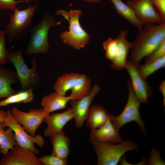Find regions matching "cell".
Returning a JSON list of instances; mask_svg holds the SVG:
<instances>
[{
	"instance_id": "cell-30",
	"label": "cell",
	"mask_w": 165,
	"mask_h": 165,
	"mask_svg": "<svg viewBox=\"0 0 165 165\" xmlns=\"http://www.w3.org/2000/svg\"><path fill=\"white\" fill-rule=\"evenodd\" d=\"M165 56V40L146 56L145 63H149Z\"/></svg>"
},
{
	"instance_id": "cell-33",
	"label": "cell",
	"mask_w": 165,
	"mask_h": 165,
	"mask_svg": "<svg viewBox=\"0 0 165 165\" xmlns=\"http://www.w3.org/2000/svg\"><path fill=\"white\" fill-rule=\"evenodd\" d=\"M152 3L163 22L165 21V0H151Z\"/></svg>"
},
{
	"instance_id": "cell-29",
	"label": "cell",
	"mask_w": 165,
	"mask_h": 165,
	"mask_svg": "<svg viewBox=\"0 0 165 165\" xmlns=\"http://www.w3.org/2000/svg\"><path fill=\"white\" fill-rule=\"evenodd\" d=\"M38 160L42 165H67L68 163V159H62L52 154L42 156Z\"/></svg>"
},
{
	"instance_id": "cell-22",
	"label": "cell",
	"mask_w": 165,
	"mask_h": 165,
	"mask_svg": "<svg viewBox=\"0 0 165 165\" xmlns=\"http://www.w3.org/2000/svg\"><path fill=\"white\" fill-rule=\"evenodd\" d=\"M114 5L116 12L138 29L143 27V24L136 16L132 9L122 0H110Z\"/></svg>"
},
{
	"instance_id": "cell-7",
	"label": "cell",
	"mask_w": 165,
	"mask_h": 165,
	"mask_svg": "<svg viewBox=\"0 0 165 165\" xmlns=\"http://www.w3.org/2000/svg\"><path fill=\"white\" fill-rule=\"evenodd\" d=\"M129 92L127 102L122 112L117 116L110 114L109 119L118 130L124 125L132 121L136 122L145 136L147 134L145 124L140 114L139 107L141 102L134 93L130 81L127 82Z\"/></svg>"
},
{
	"instance_id": "cell-6",
	"label": "cell",
	"mask_w": 165,
	"mask_h": 165,
	"mask_svg": "<svg viewBox=\"0 0 165 165\" xmlns=\"http://www.w3.org/2000/svg\"><path fill=\"white\" fill-rule=\"evenodd\" d=\"M23 52L22 49L10 51L8 62L11 63L16 69L21 90H33L38 87L41 81L40 75L37 68V62L35 57H33L31 60L32 67L29 68L24 62Z\"/></svg>"
},
{
	"instance_id": "cell-35",
	"label": "cell",
	"mask_w": 165,
	"mask_h": 165,
	"mask_svg": "<svg viewBox=\"0 0 165 165\" xmlns=\"http://www.w3.org/2000/svg\"><path fill=\"white\" fill-rule=\"evenodd\" d=\"M7 115V112L0 109V123L4 122Z\"/></svg>"
},
{
	"instance_id": "cell-27",
	"label": "cell",
	"mask_w": 165,
	"mask_h": 165,
	"mask_svg": "<svg viewBox=\"0 0 165 165\" xmlns=\"http://www.w3.org/2000/svg\"><path fill=\"white\" fill-rule=\"evenodd\" d=\"M117 41L116 38H109L103 42V48L105 51V56L107 60L112 61L117 51Z\"/></svg>"
},
{
	"instance_id": "cell-31",
	"label": "cell",
	"mask_w": 165,
	"mask_h": 165,
	"mask_svg": "<svg viewBox=\"0 0 165 165\" xmlns=\"http://www.w3.org/2000/svg\"><path fill=\"white\" fill-rule=\"evenodd\" d=\"M33 0H0V9L5 10L10 9L14 11L16 8L17 5L20 3H28Z\"/></svg>"
},
{
	"instance_id": "cell-18",
	"label": "cell",
	"mask_w": 165,
	"mask_h": 165,
	"mask_svg": "<svg viewBox=\"0 0 165 165\" xmlns=\"http://www.w3.org/2000/svg\"><path fill=\"white\" fill-rule=\"evenodd\" d=\"M18 82L16 70L0 66V98L7 97L16 93L11 86Z\"/></svg>"
},
{
	"instance_id": "cell-23",
	"label": "cell",
	"mask_w": 165,
	"mask_h": 165,
	"mask_svg": "<svg viewBox=\"0 0 165 165\" xmlns=\"http://www.w3.org/2000/svg\"><path fill=\"white\" fill-rule=\"evenodd\" d=\"M79 74L76 72L65 73L57 78L53 88L54 91L62 96L72 88Z\"/></svg>"
},
{
	"instance_id": "cell-4",
	"label": "cell",
	"mask_w": 165,
	"mask_h": 165,
	"mask_svg": "<svg viewBox=\"0 0 165 165\" xmlns=\"http://www.w3.org/2000/svg\"><path fill=\"white\" fill-rule=\"evenodd\" d=\"M90 141L97 156L98 165H117L126 152L138 148V145L130 139L117 145L90 138Z\"/></svg>"
},
{
	"instance_id": "cell-2",
	"label": "cell",
	"mask_w": 165,
	"mask_h": 165,
	"mask_svg": "<svg viewBox=\"0 0 165 165\" xmlns=\"http://www.w3.org/2000/svg\"><path fill=\"white\" fill-rule=\"evenodd\" d=\"M82 14L79 9L68 12L60 9L55 12L56 15L63 16L69 23L68 31L60 33V38L64 44L77 50L85 47L90 39V35L84 30L79 22V17Z\"/></svg>"
},
{
	"instance_id": "cell-21",
	"label": "cell",
	"mask_w": 165,
	"mask_h": 165,
	"mask_svg": "<svg viewBox=\"0 0 165 165\" xmlns=\"http://www.w3.org/2000/svg\"><path fill=\"white\" fill-rule=\"evenodd\" d=\"M91 88L90 79L85 74H79L69 96L74 100H79L88 94Z\"/></svg>"
},
{
	"instance_id": "cell-12",
	"label": "cell",
	"mask_w": 165,
	"mask_h": 165,
	"mask_svg": "<svg viewBox=\"0 0 165 165\" xmlns=\"http://www.w3.org/2000/svg\"><path fill=\"white\" fill-rule=\"evenodd\" d=\"M36 154L17 145L3 155L0 165H42Z\"/></svg>"
},
{
	"instance_id": "cell-36",
	"label": "cell",
	"mask_w": 165,
	"mask_h": 165,
	"mask_svg": "<svg viewBox=\"0 0 165 165\" xmlns=\"http://www.w3.org/2000/svg\"><path fill=\"white\" fill-rule=\"evenodd\" d=\"M84 1L92 3H97L100 2L101 0H83Z\"/></svg>"
},
{
	"instance_id": "cell-14",
	"label": "cell",
	"mask_w": 165,
	"mask_h": 165,
	"mask_svg": "<svg viewBox=\"0 0 165 165\" xmlns=\"http://www.w3.org/2000/svg\"><path fill=\"white\" fill-rule=\"evenodd\" d=\"M74 117V113L71 107L61 112L50 114L44 119V122L46 123L47 126L44 131V135L50 137L63 130L65 125Z\"/></svg>"
},
{
	"instance_id": "cell-9",
	"label": "cell",
	"mask_w": 165,
	"mask_h": 165,
	"mask_svg": "<svg viewBox=\"0 0 165 165\" xmlns=\"http://www.w3.org/2000/svg\"><path fill=\"white\" fill-rule=\"evenodd\" d=\"M15 121L21 125L25 130L33 137L45 117L50 114L46 112L42 108H31L28 112L20 110L15 107L11 110Z\"/></svg>"
},
{
	"instance_id": "cell-1",
	"label": "cell",
	"mask_w": 165,
	"mask_h": 165,
	"mask_svg": "<svg viewBox=\"0 0 165 165\" xmlns=\"http://www.w3.org/2000/svg\"><path fill=\"white\" fill-rule=\"evenodd\" d=\"M165 40V23L145 25L138 29L136 36L132 42L130 61L136 66Z\"/></svg>"
},
{
	"instance_id": "cell-15",
	"label": "cell",
	"mask_w": 165,
	"mask_h": 165,
	"mask_svg": "<svg viewBox=\"0 0 165 165\" xmlns=\"http://www.w3.org/2000/svg\"><path fill=\"white\" fill-rule=\"evenodd\" d=\"M128 31L127 29L121 31L116 38V53L111 65L114 69L121 70L125 68L128 54L132 46V42L128 41L126 38Z\"/></svg>"
},
{
	"instance_id": "cell-3",
	"label": "cell",
	"mask_w": 165,
	"mask_h": 165,
	"mask_svg": "<svg viewBox=\"0 0 165 165\" xmlns=\"http://www.w3.org/2000/svg\"><path fill=\"white\" fill-rule=\"evenodd\" d=\"M62 21H56L50 14L45 13L41 20L33 26L30 31V39L25 54L29 56L46 53L50 48L48 38L49 30L51 27L60 25Z\"/></svg>"
},
{
	"instance_id": "cell-28",
	"label": "cell",
	"mask_w": 165,
	"mask_h": 165,
	"mask_svg": "<svg viewBox=\"0 0 165 165\" xmlns=\"http://www.w3.org/2000/svg\"><path fill=\"white\" fill-rule=\"evenodd\" d=\"M6 39L5 30H0V66L9 62L8 58L10 50L6 47Z\"/></svg>"
},
{
	"instance_id": "cell-19",
	"label": "cell",
	"mask_w": 165,
	"mask_h": 165,
	"mask_svg": "<svg viewBox=\"0 0 165 165\" xmlns=\"http://www.w3.org/2000/svg\"><path fill=\"white\" fill-rule=\"evenodd\" d=\"M110 114L104 107L93 105L90 106L86 117V125L91 131L98 128L107 121Z\"/></svg>"
},
{
	"instance_id": "cell-24",
	"label": "cell",
	"mask_w": 165,
	"mask_h": 165,
	"mask_svg": "<svg viewBox=\"0 0 165 165\" xmlns=\"http://www.w3.org/2000/svg\"><path fill=\"white\" fill-rule=\"evenodd\" d=\"M5 129L0 123V153L3 155L17 145L13 130L9 127Z\"/></svg>"
},
{
	"instance_id": "cell-17",
	"label": "cell",
	"mask_w": 165,
	"mask_h": 165,
	"mask_svg": "<svg viewBox=\"0 0 165 165\" xmlns=\"http://www.w3.org/2000/svg\"><path fill=\"white\" fill-rule=\"evenodd\" d=\"M73 100L74 99L69 95L62 96L54 91L43 97L40 105L46 112L50 114L54 111L66 108L68 103Z\"/></svg>"
},
{
	"instance_id": "cell-25",
	"label": "cell",
	"mask_w": 165,
	"mask_h": 165,
	"mask_svg": "<svg viewBox=\"0 0 165 165\" xmlns=\"http://www.w3.org/2000/svg\"><path fill=\"white\" fill-rule=\"evenodd\" d=\"M31 89L21 90L0 101V107L6 106L12 104L18 103L24 104L31 102L33 100L34 95Z\"/></svg>"
},
{
	"instance_id": "cell-34",
	"label": "cell",
	"mask_w": 165,
	"mask_h": 165,
	"mask_svg": "<svg viewBox=\"0 0 165 165\" xmlns=\"http://www.w3.org/2000/svg\"><path fill=\"white\" fill-rule=\"evenodd\" d=\"M159 90L161 92L163 97V104L165 105V82L163 81L161 83L159 87Z\"/></svg>"
},
{
	"instance_id": "cell-32",
	"label": "cell",
	"mask_w": 165,
	"mask_h": 165,
	"mask_svg": "<svg viewBox=\"0 0 165 165\" xmlns=\"http://www.w3.org/2000/svg\"><path fill=\"white\" fill-rule=\"evenodd\" d=\"M148 164L165 165V162L161 158L159 152L154 148L151 150Z\"/></svg>"
},
{
	"instance_id": "cell-16",
	"label": "cell",
	"mask_w": 165,
	"mask_h": 165,
	"mask_svg": "<svg viewBox=\"0 0 165 165\" xmlns=\"http://www.w3.org/2000/svg\"><path fill=\"white\" fill-rule=\"evenodd\" d=\"M90 138L112 144L119 143L123 141L119 130L115 128L109 118L101 127L91 131Z\"/></svg>"
},
{
	"instance_id": "cell-10",
	"label": "cell",
	"mask_w": 165,
	"mask_h": 165,
	"mask_svg": "<svg viewBox=\"0 0 165 165\" xmlns=\"http://www.w3.org/2000/svg\"><path fill=\"white\" fill-rule=\"evenodd\" d=\"M126 3L132 9L143 25L165 22L154 8L151 0H127Z\"/></svg>"
},
{
	"instance_id": "cell-8",
	"label": "cell",
	"mask_w": 165,
	"mask_h": 165,
	"mask_svg": "<svg viewBox=\"0 0 165 165\" xmlns=\"http://www.w3.org/2000/svg\"><path fill=\"white\" fill-rule=\"evenodd\" d=\"M7 115L4 123V127H9L13 131L17 145L22 148L30 150L36 154L39 153V151L35 147L36 144L39 147L43 148L46 142L40 134L33 137L29 134L21 125L18 123L12 116L11 110L7 111Z\"/></svg>"
},
{
	"instance_id": "cell-11",
	"label": "cell",
	"mask_w": 165,
	"mask_h": 165,
	"mask_svg": "<svg viewBox=\"0 0 165 165\" xmlns=\"http://www.w3.org/2000/svg\"><path fill=\"white\" fill-rule=\"evenodd\" d=\"M101 87L96 83L91 87L89 93L79 100H73L70 105L74 114L75 125L77 128H81L85 121L90 107L91 103L95 97L100 92Z\"/></svg>"
},
{
	"instance_id": "cell-26",
	"label": "cell",
	"mask_w": 165,
	"mask_h": 165,
	"mask_svg": "<svg viewBox=\"0 0 165 165\" xmlns=\"http://www.w3.org/2000/svg\"><path fill=\"white\" fill-rule=\"evenodd\" d=\"M165 67V56L157 60L136 66L138 71L144 79Z\"/></svg>"
},
{
	"instance_id": "cell-13",
	"label": "cell",
	"mask_w": 165,
	"mask_h": 165,
	"mask_svg": "<svg viewBox=\"0 0 165 165\" xmlns=\"http://www.w3.org/2000/svg\"><path fill=\"white\" fill-rule=\"evenodd\" d=\"M125 68L130 77L131 87L136 96L141 102L147 103L152 92L151 87L146 79L140 75L136 66L130 60H127Z\"/></svg>"
},
{
	"instance_id": "cell-20",
	"label": "cell",
	"mask_w": 165,
	"mask_h": 165,
	"mask_svg": "<svg viewBox=\"0 0 165 165\" xmlns=\"http://www.w3.org/2000/svg\"><path fill=\"white\" fill-rule=\"evenodd\" d=\"M52 144V155L64 159H68L70 151V139L63 130L49 137Z\"/></svg>"
},
{
	"instance_id": "cell-5",
	"label": "cell",
	"mask_w": 165,
	"mask_h": 165,
	"mask_svg": "<svg viewBox=\"0 0 165 165\" xmlns=\"http://www.w3.org/2000/svg\"><path fill=\"white\" fill-rule=\"evenodd\" d=\"M37 7V4L29 6L27 8L20 10L16 8L10 16V21L6 26V38L12 43L15 41L24 38L32 27V19Z\"/></svg>"
}]
</instances>
